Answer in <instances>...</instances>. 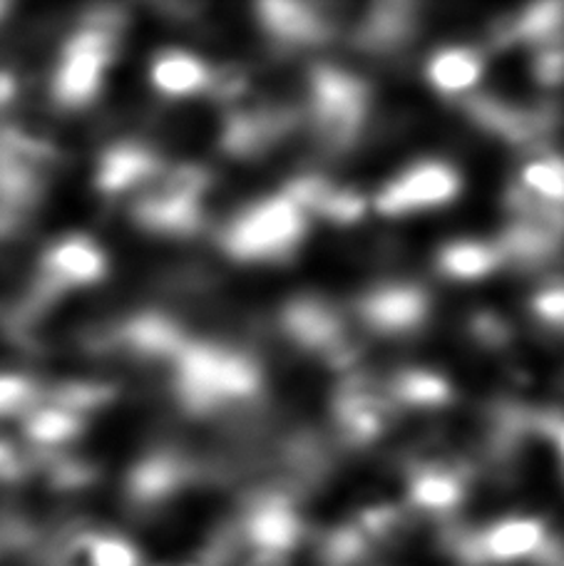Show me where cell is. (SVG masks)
<instances>
[{
    "label": "cell",
    "mask_w": 564,
    "mask_h": 566,
    "mask_svg": "<svg viewBox=\"0 0 564 566\" xmlns=\"http://www.w3.org/2000/svg\"><path fill=\"white\" fill-rule=\"evenodd\" d=\"M368 105L370 93L366 80L331 65L311 70L306 123L324 155H344L356 145L364 133Z\"/></svg>",
    "instance_id": "cell-1"
},
{
    "label": "cell",
    "mask_w": 564,
    "mask_h": 566,
    "mask_svg": "<svg viewBox=\"0 0 564 566\" xmlns=\"http://www.w3.org/2000/svg\"><path fill=\"white\" fill-rule=\"evenodd\" d=\"M306 214L284 195L249 207L231 221L224 247L239 261H286L306 239Z\"/></svg>",
    "instance_id": "cell-2"
},
{
    "label": "cell",
    "mask_w": 564,
    "mask_h": 566,
    "mask_svg": "<svg viewBox=\"0 0 564 566\" xmlns=\"http://www.w3.org/2000/svg\"><path fill=\"white\" fill-rule=\"evenodd\" d=\"M185 400L195 410H211L229 400H249L261 388V370L251 358L215 346L185 350L179 363Z\"/></svg>",
    "instance_id": "cell-3"
},
{
    "label": "cell",
    "mask_w": 564,
    "mask_h": 566,
    "mask_svg": "<svg viewBox=\"0 0 564 566\" xmlns=\"http://www.w3.org/2000/svg\"><path fill=\"white\" fill-rule=\"evenodd\" d=\"M396 408L386 386H378L368 376H346L336 390L331 412L338 438L351 448H366L386 434Z\"/></svg>",
    "instance_id": "cell-4"
},
{
    "label": "cell",
    "mask_w": 564,
    "mask_h": 566,
    "mask_svg": "<svg viewBox=\"0 0 564 566\" xmlns=\"http://www.w3.org/2000/svg\"><path fill=\"white\" fill-rule=\"evenodd\" d=\"M462 179L456 167L440 159H426L400 171L378 191L376 211L383 217H408L422 209H438L456 201Z\"/></svg>",
    "instance_id": "cell-5"
},
{
    "label": "cell",
    "mask_w": 564,
    "mask_h": 566,
    "mask_svg": "<svg viewBox=\"0 0 564 566\" xmlns=\"http://www.w3.org/2000/svg\"><path fill=\"white\" fill-rule=\"evenodd\" d=\"M358 313L370 331L406 336L426 323L430 296L416 283H383L358 301Z\"/></svg>",
    "instance_id": "cell-6"
},
{
    "label": "cell",
    "mask_w": 564,
    "mask_h": 566,
    "mask_svg": "<svg viewBox=\"0 0 564 566\" xmlns=\"http://www.w3.org/2000/svg\"><path fill=\"white\" fill-rule=\"evenodd\" d=\"M107 65V38L97 30H85L73 38L60 60L55 90L65 105H83L97 93Z\"/></svg>",
    "instance_id": "cell-7"
},
{
    "label": "cell",
    "mask_w": 564,
    "mask_h": 566,
    "mask_svg": "<svg viewBox=\"0 0 564 566\" xmlns=\"http://www.w3.org/2000/svg\"><path fill=\"white\" fill-rule=\"evenodd\" d=\"M281 328L291 343L304 350H314L318 356H324L331 346L348 336L344 313L318 296L291 298L281 311Z\"/></svg>",
    "instance_id": "cell-8"
},
{
    "label": "cell",
    "mask_w": 564,
    "mask_h": 566,
    "mask_svg": "<svg viewBox=\"0 0 564 566\" xmlns=\"http://www.w3.org/2000/svg\"><path fill=\"white\" fill-rule=\"evenodd\" d=\"M261 25L284 45H318L334 38L336 28L324 10L306 3H261Z\"/></svg>",
    "instance_id": "cell-9"
},
{
    "label": "cell",
    "mask_w": 564,
    "mask_h": 566,
    "mask_svg": "<svg viewBox=\"0 0 564 566\" xmlns=\"http://www.w3.org/2000/svg\"><path fill=\"white\" fill-rule=\"evenodd\" d=\"M470 468L468 464L422 462L410 472V500L428 512H450L466 497Z\"/></svg>",
    "instance_id": "cell-10"
},
{
    "label": "cell",
    "mask_w": 564,
    "mask_h": 566,
    "mask_svg": "<svg viewBox=\"0 0 564 566\" xmlns=\"http://www.w3.org/2000/svg\"><path fill=\"white\" fill-rule=\"evenodd\" d=\"M418 30V6L412 3H378L368 10L356 30V45L368 53H396L410 43Z\"/></svg>",
    "instance_id": "cell-11"
},
{
    "label": "cell",
    "mask_w": 564,
    "mask_h": 566,
    "mask_svg": "<svg viewBox=\"0 0 564 566\" xmlns=\"http://www.w3.org/2000/svg\"><path fill=\"white\" fill-rule=\"evenodd\" d=\"M547 539L545 522L535 517H510L482 534L478 539V549L490 559L515 562L535 554Z\"/></svg>",
    "instance_id": "cell-12"
},
{
    "label": "cell",
    "mask_w": 564,
    "mask_h": 566,
    "mask_svg": "<svg viewBox=\"0 0 564 566\" xmlns=\"http://www.w3.org/2000/svg\"><path fill=\"white\" fill-rule=\"evenodd\" d=\"M485 75V60L472 48H442L432 53L426 65L428 83L442 95H462Z\"/></svg>",
    "instance_id": "cell-13"
},
{
    "label": "cell",
    "mask_w": 564,
    "mask_h": 566,
    "mask_svg": "<svg viewBox=\"0 0 564 566\" xmlns=\"http://www.w3.org/2000/svg\"><path fill=\"white\" fill-rule=\"evenodd\" d=\"M505 264L498 244L478 239H460L442 247L436 256V266L452 281H480Z\"/></svg>",
    "instance_id": "cell-14"
},
{
    "label": "cell",
    "mask_w": 564,
    "mask_h": 566,
    "mask_svg": "<svg viewBox=\"0 0 564 566\" xmlns=\"http://www.w3.org/2000/svg\"><path fill=\"white\" fill-rule=\"evenodd\" d=\"M209 67L185 50H167L149 67V80L167 97H189L211 87Z\"/></svg>",
    "instance_id": "cell-15"
},
{
    "label": "cell",
    "mask_w": 564,
    "mask_h": 566,
    "mask_svg": "<svg viewBox=\"0 0 564 566\" xmlns=\"http://www.w3.org/2000/svg\"><path fill=\"white\" fill-rule=\"evenodd\" d=\"M45 271L58 281L83 286V283H93L105 274V256L93 241L65 239L50 249L45 256Z\"/></svg>",
    "instance_id": "cell-16"
},
{
    "label": "cell",
    "mask_w": 564,
    "mask_h": 566,
    "mask_svg": "<svg viewBox=\"0 0 564 566\" xmlns=\"http://www.w3.org/2000/svg\"><path fill=\"white\" fill-rule=\"evenodd\" d=\"M386 388L393 402L406 408H442L452 400L450 380L430 368L403 370Z\"/></svg>",
    "instance_id": "cell-17"
},
{
    "label": "cell",
    "mask_w": 564,
    "mask_h": 566,
    "mask_svg": "<svg viewBox=\"0 0 564 566\" xmlns=\"http://www.w3.org/2000/svg\"><path fill=\"white\" fill-rule=\"evenodd\" d=\"M299 517L291 510L289 497H264L251 517V534L269 549H286L299 537Z\"/></svg>",
    "instance_id": "cell-18"
},
{
    "label": "cell",
    "mask_w": 564,
    "mask_h": 566,
    "mask_svg": "<svg viewBox=\"0 0 564 566\" xmlns=\"http://www.w3.org/2000/svg\"><path fill=\"white\" fill-rule=\"evenodd\" d=\"M518 185L547 205L564 207V157L542 151L522 167Z\"/></svg>",
    "instance_id": "cell-19"
},
{
    "label": "cell",
    "mask_w": 564,
    "mask_h": 566,
    "mask_svg": "<svg viewBox=\"0 0 564 566\" xmlns=\"http://www.w3.org/2000/svg\"><path fill=\"white\" fill-rule=\"evenodd\" d=\"M366 209H368V201L364 195H361V191L338 189L331 185L324 199L318 201L314 217L326 219V221H331V224L348 227V224H356V221L364 219Z\"/></svg>",
    "instance_id": "cell-20"
},
{
    "label": "cell",
    "mask_w": 564,
    "mask_h": 566,
    "mask_svg": "<svg viewBox=\"0 0 564 566\" xmlns=\"http://www.w3.org/2000/svg\"><path fill=\"white\" fill-rule=\"evenodd\" d=\"M532 75H535V80L542 87L564 85V40L535 48Z\"/></svg>",
    "instance_id": "cell-21"
},
{
    "label": "cell",
    "mask_w": 564,
    "mask_h": 566,
    "mask_svg": "<svg viewBox=\"0 0 564 566\" xmlns=\"http://www.w3.org/2000/svg\"><path fill=\"white\" fill-rule=\"evenodd\" d=\"M145 175V159L135 151H119L105 161L103 169V185L107 189H123L129 181Z\"/></svg>",
    "instance_id": "cell-22"
},
{
    "label": "cell",
    "mask_w": 564,
    "mask_h": 566,
    "mask_svg": "<svg viewBox=\"0 0 564 566\" xmlns=\"http://www.w3.org/2000/svg\"><path fill=\"white\" fill-rule=\"evenodd\" d=\"M470 336L485 348H502L510 343L512 328L505 318L498 316V313L482 311L470 321Z\"/></svg>",
    "instance_id": "cell-23"
},
{
    "label": "cell",
    "mask_w": 564,
    "mask_h": 566,
    "mask_svg": "<svg viewBox=\"0 0 564 566\" xmlns=\"http://www.w3.org/2000/svg\"><path fill=\"white\" fill-rule=\"evenodd\" d=\"M532 313L552 328H564V283L555 281L547 283L532 296Z\"/></svg>",
    "instance_id": "cell-24"
},
{
    "label": "cell",
    "mask_w": 564,
    "mask_h": 566,
    "mask_svg": "<svg viewBox=\"0 0 564 566\" xmlns=\"http://www.w3.org/2000/svg\"><path fill=\"white\" fill-rule=\"evenodd\" d=\"M28 396L30 390L25 386V380L0 376V416H8V412L23 408Z\"/></svg>",
    "instance_id": "cell-25"
},
{
    "label": "cell",
    "mask_w": 564,
    "mask_h": 566,
    "mask_svg": "<svg viewBox=\"0 0 564 566\" xmlns=\"http://www.w3.org/2000/svg\"><path fill=\"white\" fill-rule=\"evenodd\" d=\"M33 434L38 440H60L67 434V420L63 416H43L33 422Z\"/></svg>",
    "instance_id": "cell-26"
},
{
    "label": "cell",
    "mask_w": 564,
    "mask_h": 566,
    "mask_svg": "<svg viewBox=\"0 0 564 566\" xmlns=\"http://www.w3.org/2000/svg\"><path fill=\"white\" fill-rule=\"evenodd\" d=\"M3 454H6V452H3V448H0V462H3Z\"/></svg>",
    "instance_id": "cell-27"
},
{
    "label": "cell",
    "mask_w": 564,
    "mask_h": 566,
    "mask_svg": "<svg viewBox=\"0 0 564 566\" xmlns=\"http://www.w3.org/2000/svg\"><path fill=\"white\" fill-rule=\"evenodd\" d=\"M0 13H3V6H0Z\"/></svg>",
    "instance_id": "cell-28"
},
{
    "label": "cell",
    "mask_w": 564,
    "mask_h": 566,
    "mask_svg": "<svg viewBox=\"0 0 564 566\" xmlns=\"http://www.w3.org/2000/svg\"><path fill=\"white\" fill-rule=\"evenodd\" d=\"M562 474H564V468H562Z\"/></svg>",
    "instance_id": "cell-29"
}]
</instances>
